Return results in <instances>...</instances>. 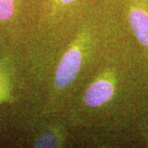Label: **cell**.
I'll return each mask as SVG.
<instances>
[{"instance_id":"6da1fadb","label":"cell","mask_w":148,"mask_h":148,"mask_svg":"<svg viewBox=\"0 0 148 148\" xmlns=\"http://www.w3.org/2000/svg\"><path fill=\"white\" fill-rule=\"evenodd\" d=\"M82 55L77 47H71L62 57L55 73V84L65 88L77 77L82 65Z\"/></svg>"},{"instance_id":"7a4b0ae2","label":"cell","mask_w":148,"mask_h":148,"mask_svg":"<svg viewBox=\"0 0 148 148\" xmlns=\"http://www.w3.org/2000/svg\"><path fill=\"white\" fill-rule=\"evenodd\" d=\"M114 93V87L110 81L97 80L86 90L83 99L88 106L98 107L110 101L113 97Z\"/></svg>"},{"instance_id":"3957f363","label":"cell","mask_w":148,"mask_h":148,"mask_svg":"<svg viewBox=\"0 0 148 148\" xmlns=\"http://www.w3.org/2000/svg\"><path fill=\"white\" fill-rule=\"evenodd\" d=\"M58 139L57 135L52 132H47L38 139L36 147H58Z\"/></svg>"},{"instance_id":"277c9868","label":"cell","mask_w":148,"mask_h":148,"mask_svg":"<svg viewBox=\"0 0 148 148\" xmlns=\"http://www.w3.org/2000/svg\"><path fill=\"white\" fill-rule=\"evenodd\" d=\"M16 0H0V20L6 21L11 18L14 12Z\"/></svg>"}]
</instances>
